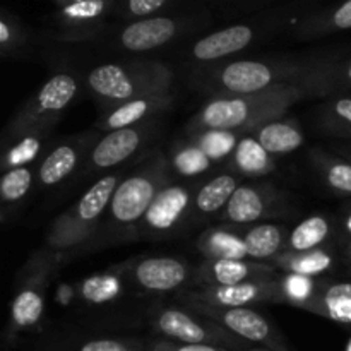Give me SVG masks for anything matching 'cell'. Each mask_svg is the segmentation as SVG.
I'll use <instances>...</instances> for the list:
<instances>
[{"label": "cell", "mask_w": 351, "mask_h": 351, "mask_svg": "<svg viewBox=\"0 0 351 351\" xmlns=\"http://www.w3.org/2000/svg\"><path fill=\"white\" fill-rule=\"evenodd\" d=\"M274 263L285 269L287 273L302 274V276L315 278L319 274L326 273L332 267V256L326 250H308V252H288L283 256H278Z\"/></svg>", "instance_id": "cell-23"}, {"label": "cell", "mask_w": 351, "mask_h": 351, "mask_svg": "<svg viewBox=\"0 0 351 351\" xmlns=\"http://www.w3.org/2000/svg\"><path fill=\"white\" fill-rule=\"evenodd\" d=\"M300 98V89L280 82L259 95L213 99L206 103L195 117L194 129L230 130L237 134L259 129L264 123L283 115L285 110Z\"/></svg>", "instance_id": "cell-1"}, {"label": "cell", "mask_w": 351, "mask_h": 351, "mask_svg": "<svg viewBox=\"0 0 351 351\" xmlns=\"http://www.w3.org/2000/svg\"><path fill=\"white\" fill-rule=\"evenodd\" d=\"M191 300L223 308L249 307L254 304L285 300L281 283L276 280H257L233 287H206L191 295Z\"/></svg>", "instance_id": "cell-8"}, {"label": "cell", "mask_w": 351, "mask_h": 351, "mask_svg": "<svg viewBox=\"0 0 351 351\" xmlns=\"http://www.w3.org/2000/svg\"><path fill=\"white\" fill-rule=\"evenodd\" d=\"M233 165L240 173L250 175V177H261V175L269 173L274 167L271 161V154L264 149L257 137L250 136L239 139L237 149L233 153Z\"/></svg>", "instance_id": "cell-22"}, {"label": "cell", "mask_w": 351, "mask_h": 351, "mask_svg": "<svg viewBox=\"0 0 351 351\" xmlns=\"http://www.w3.org/2000/svg\"><path fill=\"white\" fill-rule=\"evenodd\" d=\"M346 230L351 233V213L348 215V218H346Z\"/></svg>", "instance_id": "cell-42"}, {"label": "cell", "mask_w": 351, "mask_h": 351, "mask_svg": "<svg viewBox=\"0 0 351 351\" xmlns=\"http://www.w3.org/2000/svg\"><path fill=\"white\" fill-rule=\"evenodd\" d=\"M332 21H335V24L339 27V29H350L351 27V0L343 3V5L336 10Z\"/></svg>", "instance_id": "cell-40"}, {"label": "cell", "mask_w": 351, "mask_h": 351, "mask_svg": "<svg viewBox=\"0 0 351 351\" xmlns=\"http://www.w3.org/2000/svg\"><path fill=\"white\" fill-rule=\"evenodd\" d=\"M119 184L120 180L117 175H106L96 180L75 202L74 208L64 213L53 223L48 235L50 249L67 250L88 239L103 213L110 208Z\"/></svg>", "instance_id": "cell-3"}, {"label": "cell", "mask_w": 351, "mask_h": 351, "mask_svg": "<svg viewBox=\"0 0 351 351\" xmlns=\"http://www.w3.org/2000/svg\"><path fill=\"white\" fill-rule=\"evenodd\" d=\"M79 291L86 302L99 305L115 300L122 291V283L115 274H96L82 281Z\"/></svg>", "instance_id": "cell-28"}, {"label": "cell", "mask_w": 351, "mask_h": 351, "mask_svg": "<svg viewBox=\"0 0 351 351\" xmlns=\"http://www.w3.org/2000/svg\"><path fill=\"white\" fill-rule=\"evenodd\" d=\"M281 290H283L285 300L298 305V307H304L315 295L317 285H315L314 278L288 273L281 281Z\"/></svg>", "instance_id": "cell-33"}, {"label": "cell", "mask_w": 351, "mask_h": 351, "mask_svg": "<svg viewBox=\"0 0 351 351\" xmlns=\"http://www.w3.org/2000/svg\"><path fill=\"white\" fill-rule=\"evenodd\" d=\"M247 247V257L252 261H267L276 257L283 247V230L276 225L254 226L243 237Z\"/></svg>", "instance_id": "cell-27"}, {"label": "cell", "mask_w": 351, "mask_h": 351, "mask_svg": "<svg viewBox=\"0 0 351 351\" xmlns=\"http://www.w3.org/2000/svg\"><path fill=\"white\" fill-rule=\"evenodd\" d=\"M187 267L173 257H149L134 267V278L149 291H171L180 288L187 280Z\"/></svg>", "instance_id": "cell-12"}, {"label": "cell", "mask_w": 351, "mask_h": 351, "mask_svg": "<svg viewBox=\"0 0 351 351\" xmlns=\"http://www.w3.org/2000/svg\"><path fill=\"white\" fill-rule=\"evenodd\" d=\"M266 211V199L252 185H239L225 208V219L237 225H247L261 218Z\"/></svg>", "instance_id": "cell-19"}, {"label": "cell", "mask_w": 351, "mask_h": 351, "mask_svg": "<svg viewBox=\"0 0 351 351\" xmlns=\"http://www.w3.org/2000/svg\"><path fill=\"white\" fill-rule=\"evenodd\" d=\"M9 38H10L9 27H7L5 23H0V41H2V43H7Z\"/></svg>", "instance_id": "cell-41"}, {"label": "cell", "mask_w": 351, "mask_h": 351, "mask_svg": "<svg viewBox=\"0 0 351 351\" xmlns=\"http://www.w3.org/2000/svg\"><path fill=\"white\" fill-rule=\"evenodd\" d=\"M326 180L335 191L351 194V165L345 161H335L326 167Z\"/></svg>", "instance_id": "cell-34"}, {"label": "cell", "mask_w": 351, "mask_h": 351, "mask_svg": "<svg viewBox=\"0 0 351 351\" xmlns=\"http://www.w3.org/2000/svg\"><path fill=\"white\" fill-rule=\"evenodd\" d=\"M175 23L167 17L137 21L125 27L122 33V45L130 51H147L168 43L175 34Z\"/></svg>", "instance_id": "cell-16"}, {"label": "cell", "mask_w": 351, "mask_h": 351, "mask_svg": "<svg viewBox=\"0 0 351 351\" xmlns=\"http://www.w3.org/2000/svg\"><path fill=\"white\" fill-rule=\"evenodd\" d=\"M77 351H147V345L125 339H93L84 343Z\"/></svg>", "instance_id": "cell-35"}, {"label": "cell", "mask_w": 351, "mask_h": 351, "mask_svg": "<svg viewBox=\"0 0 351 351\" xmlns=\"http://www.w3.org/2000/svg\"><path fill=\"white\" fill-rule=\"evenodd\" d=\"M33 184V171L27 167L12 168L3 173L0 182V195L3 202H17L29 192Z\"/></svg>", "instance_id": "cell-31"}, {"label": "cell", "mask_w": 351, "mask_h": 351, "mask_svg": "<svg viewBox=\"0 0 351 351\" xmlns=\"http://www.w3.org/2000/svg\"><path fill=\"white\" fill-rule=\"evenodd\" d=\"M350 254H351V250H350Z\"/></svg>", "instance_id": "cell-45"}, {"label": "cell", "mask_w": 351, "mask_h": 351, "mask_svg": "<svg viewBox=\"0 0 351 351\" xmlns=\"http://www.w3.org/2000/svg\"><path fill=\"white\" fill-rule=\"evenodd\" d=\"M41 136L43 134H27L21 137L3 158V168L12 170L31 163L41 151Z\"/></svg>", "instance_id": "cell-32"}, {"label": "cell", "mask_w": 351, "mask_h": 351, "mask_svg": "<svg viewBox=\"0 0 351 351\" xmlns=\"http://www.w3.org/2000/svg\"><path fill=\"white\" fill-rule=\"evenodd\" d=\"M257 141L269 154H288L304 144V134L297 125L285 120H271L257 129Z\"/></svg>", "instance_id": "cell-18"}, {"label": "cell", "mask_w": 351, "mask_h": 351, "mask_svg": "<svg viewBox=\"0 0 351 351\" xmlns=\"http://www.w3.org/2000/svg\"><path fill=\"white\" fill-rule=\"evenodd\" d=\"M165 2L167 0H130L129 7L136 16H147V14L160 9Z\"/></svg>", "instance_id": "cell-38"}, {"label": "cell", "mask_w": 351, "mask_h": 351, "mask_svg": "<svg viewBox=\"0 0 351 351\" xmlns=\"http://www.w3.org/2000/svg\"><path fill=\"white\" fill-rule=\"evenodd\" d=\"M163 163H153L120 182L108 208L112 221L122 226L141 221L163 189Z\"/></svg>", "instance_id": "cell-5"}, {"label": "cell", "mask_w": 351, "mask_h": 351, "mask_svg": "<svg viewBox=\"0 0 351 351\" xmlns=\"http://www.w3.org/2000/svg\"><path fill=\"white\" fill-rule=\"evenodd\" d=\"M103 5H105L103 0H79V2L69 5L65 9V14L72 19H89V17L99 16Z\"/></svg>", "instance_id": "cell-37"}, {"label": "cell", "mask_w": 351, "mask_h": 351, "mask_svg": "<svg viewBox=\"0 0 351 351\" xmlns=\"http://www.w3.org/2000/svg\"><path fill=\"white\" fill-rule=\"evenodd\" d=\"M195 144L211 158V161H218L235 153L239 134L230 130H201L195 137Z\"/></svg>", "instance_id": "cell-29"}, {"label": "cell", "mask_w": 351, "mask_h": 351, "mask_svg": "<svg viewBox=\"0 0 351 351\" xmlns=\"http://www.w3.org/2000/svg\"><path fill=\"white\" fill-rule=\"evenodd\" d=\"M218 81L233 96H250L267 91L276 82V74L269 65L256 60H240L228 64L218 74Z\"/></svg>", "instance_id": "cell-10"}, {"label": "cell", "mask_w": 351, "mask_h": 351, "mask_svg": "<svg viewBox=\"0 0 351 351\" xmlns=\"http://www.w3.org/2000/svg\"><path fill=\"white\" fill-rule=\"evenodd\" d=\"M201 276L208 287H233L257 280H274L273 266L261 264L257 261L245 259H219L208 261L201 267Z\"/></svg>", "instance_id": "cell-11"}, {"label": "cell", "mask_w": 351, "mask_h": 351, "mask_svg": "<svg viewBox=\"0 0 351 351\" xmlns=\"http://www.w3.org/2000/svg\"><path fill=\"white\" fill-rule=\"evenodd\" d=\"M144 132L139 127H129L106 132V136L93 147L91 167L96 170H106L129 160L141 147Z\"/></svg>", "instance_id": "cell-13"}, {"label": "cell", "mask_w": 351, "mask_h": 351, "mask_svg": "<svg viewBox=\"0 0 351 351\" xmlns=\"http://www.w3.org/2000/svg\"><path fill=\"white\" fill-rule=\"evenodd\" d=\"M329 233H331V225H329V221L324 216H308L307 219L298 223L291 230L290 237H288V249H290V252L315 250L328 240Z\"/></svg>", "instance_id": "cell-25"}, {"label": "cell", "mask_w": 351, "mask_h": 351, "mask_svg": "<svg viewBox=\"0 0 351 351\" xmlns=\"http://www.w3.org/2000/svg\"><path fill=\"white\" fill-rule=\"evenodd\" d=\"M88 84L96 96L120 105L141 96L168 95L171 74L160 65L129 71L123 65L105 64L89 72Z\"/></svg>", "instance_id": "cell-2"}, {"label": "cell", "mask_w": 351, "mask_h": 351, "mask_svg": "<svg viewBox=\"0 0 351 351\" xmlns=\"http://www.w3.org/2000/svg\"><path fill=\"white\" fill-rule=\"evenodd\" d=\"M331 110L336 115V119L351 130V98L336 99L335 105L331 106Z\"/></svg>", "instance_id": "cell-39"}, {"label": "cell", "mask_w": 351, "mask_h": 351, "mask_svg": "<svg viewBox=\"0 0 351 351\" xmlns=\"http://www.w3.org/2000/svg\"><path fill=\"white\" fill-rule=\"evenodd\" d=\"M346 77H348V81L351 82V62H350L348 69H346Z\"/></svg>", "instance_id": "cell-43"}, {"label": "cell", "mask_w": 351, "mask_h": 351, "mask_svg": "<svg viewBox=\"0 0 351 351\" xmlns=\"http://www.w3.org/2000/svg\"><path fill=\"white\" fill-rule=\"evenodd\" d=\"M239 189V180L230 173H219L206 182L195 194L194 206L202 215H215L226 208L228 201Z\"/></svg>", "instance_id": "cell-20"}, {"label": "cell", "mask_w": 351, "mask_h": 351, "mask_svg": "<svg viewBox=\"0 0 351 351\" xmlns=\"http://www.w3.org/2000/svg\"><path fill=\"white\" fill-rule=\"evenodd\" d=\"M252 41V29L247 26H232L202 38L194 45V55L197 60H216L226 55L243 50Z\"/></svg>", "instance_id": "cell-17"}, {"label": "cell", "mask_w": 351, "mask_h": 351, "mask_svg": "<svg viewBox=\"0 0 351 351\" xmlns=\"http://www.w3.org/2000/svg\"><path fill=\"white\" fill-rule=\"evenodd\" d=\"M191 307L195 312H199L202 317L216 322V324L225 328L228 332L245 339V341L261 343V345H266L278 351H288L287 345L278 336L273 326L266 321V317L263 314H259L254 308L213 307V305L201 304V302L195 300H191Z\"/></svg>", "instance_id": "cell-6"}, {"label": "cell", "mask_w": 351, "mask_h": 351, "mask_svg": "<svg viewBox=\"0 0 351 351\" xmlns=\"http://www.w3.org/2000/svg\"><path fill=\"white\" fill-rule=\"evenodd\" d=\"M79 163V151L72 144L57 146L40 165L38 180L45 187H53L72 175Z\"/></svg>", "instance_id": "cell-21"}, {"label": "cell", "mask_w": 351, "mask_h": 351, "mask_svg": "<svg viewBox=\"0 0 351 351\" xmlns=\"http://www.w3.org/2000/svg\"><path fill=\"white\" fill-rule=\"evenodd\" d=\"M191 201V189L185 185L177 184L163 187L143 218L144 226L151 233H168L187 215Z\"/></svg>", "instance_id": "cell-9"}, {"label": "cell", "mask_w": 351, "mask_h": 351, "mask_svg": "<svg viewBox=\"0 0 351 351\" xmlns=\"http://www.w3.org/2000/svg\"><path fill=\"white\" fill-rule=\"evenodd\" d=\"M156 329L168 339L189 345L239 346L240 343L219 324L213 321H201L195 315L180 308H165L156 317Z\"/></svg>", "instance_id": "cell-7"}, {"label": "cell", "mask_w": 351, "mask_h": 351, "mask_svg": "<svg viewBox=\"0 0 351 351\" xmlns=\"http://www.w3.org/2000/svg\"><path fill=\"white\" fill-rule=\"evenodd\" d=\"M346 351H351V341L348 343V348H346Z\"/></svg>", "instance_id": "cell-44"}, {"label": "cell", "mask_w": 351, "mask_h": 351, "mask_svg": "<svg viewBox=\"0 0 351 351\" xmlns=\"http://www.w3.org/2000/svg\"><path fill=\"white\" fill-rule=\"evenodd\" d=\"M43 312L45 298L40 287H26L12 300L10 321L16 329H29L40 322Z\"/></svg>", "instance_id": "cell-26"}, {"label": "cell", "mask_w": 351, "mask_h": 351, "mask_svg": "<svg viewBox=\"0 0 351 351\" xmlns=\"http://www.w3.org/2000/svg\"><path fill=\"white\" fill-rule=\"evenodd\" d=\"M199 249L209 261L219 259H245L247 247L243 239L225 232V230H209L199 240Z\"/></svg>", "instance_id": "cell-24"}, {"label": "cell", "mask_w": 351, "mask_h": 351, "mask_svg": "<svg viewBox=\"0 0 351 351\" xmlns=\"http://www.w3.org/2000/svg\"><path fill=\"white\" fill-rule=\"evenodd\" d=\"M302 308L339 324H351V283L317 287L314 297Z\"/></svg>", "instance_id": "cell-15"}, {"label": "cell", "mask_w": 351, "mask_h": 351, "mask_svg": "<svg viewBox=\"0 0 351 351\" xmlns=\"http://www.w3.org/2000/svg\"><path fill=\"white\" fill-rule=\"evenodd\" d=\"M173 168L184 177H199L211 168V158L195 143L180 147L173 154Z\"/></svg>", "instance_id": "cell-30"}, {"label": "cell", "mask_w": 351, "mask_h": 351, "mask_svg": "<svg viewBox=\"0 0 351 351\" xmlns=\"http://www.w3.org/2000/svg\"><path fill=\"white\" fill-rule=\"evenodd\" d=\"M77 95V82L71 74H55L41 86L38 95L12 122V134H43Z\"/></svg>", "instance_id": "cell-4"}, {"label": "cell", "mask_w": 351, "mask_h": 351, "mask_svg": "<svg viewBox=\"0 0 351 351\" xmlns=\"http://www.w3.org/2000/svg\"><path fill=\"white\" fill-rule=\"evenodd\" d=\"M168 105V95H154V96H141V98L130 99V101L115 105L105 119L98 123L99 129L112 132V130L129 129L136 127L137 123L146 120L151 113L165 108Z\"/></svg>", "instance_id": "cell-14"}, {"label": "cell", "mask_w": 351, "mask_h": 351, "mask_svg": "<svg viewBox=\"0 0 351 351\" xmlns=\"http://www.w3.org/2000/svg\"><path fill=\"white\" fill-rule=\"evenodd\" d=\"M147 351H230L221 346L213 345H189V343H178L173 339H156L147 345Z\"/></svg>", "instance_id": "cell-36"}]
</instances>
